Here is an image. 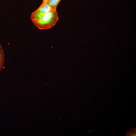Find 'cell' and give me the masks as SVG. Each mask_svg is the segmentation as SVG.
<instances>
[{"label":"cell","instance_id":"6da1fadb","mask_svg":"<svg viewBox=\"0 0 136 136\" xmlns=\"http://www.w3.org/2000/svg\"><path fill=\"white\" fill-rule=\"evenodd\" d=\"M58 19L56 9H52L39 19L32 22L39 29H47L54 26Z\"/></svg>","mask_w":136,"mask_h":136},{"label":"cell","instance_id":"7a4b0ae2","mask_svg":"<svg viewBox=\"0 0 136 136\" xmlns=\"http://www.w3.org/2000/svg\"><path fill=\"white\" fill-rule=\"evenodd\" d=\"M52 9L48 2L41 4L36 10L31 14L30 19L32 22L39 19Z\"/></svg>","mask_w":136,"mask_h":136},{"label":"cell","instance_id":"3957f363","mask_svg":"<svg viewBox=\"0 0 136 136\" xmlns=\"http://www.w3.org/2000/svg\"><path fill=\"white\" fill-rule=\"evenodd\" d=\"M4 53L2 45L0 44V73L2 70L5 61Z\"/></svg>","mask_w":136,"mask_h":136},{"label":"cell","instance_id":"277c9868","mask_svg":"<svg viewBox=\"0 0 136 136\" xmlns=\"http://www.w3.org/2000/svg\"><path fill=\"white\" fill-rule=\"evenodd\" d=\"M61 0H49L48 3L52 9H56L57 7Z\"/></svg>","mask_w":136,"mask_h":136},{"label":"cell","instance_id":"5b68a950","mask_svg":"<svg viewBox=\"0 0 136 136\" xmlns=\"http://www.w3.org/2000/svg\"><path fill=\"white\" fill-rule=\"evenodd\" d=\"M49 0H43V2L41 4H43L48 3Z\"/></svg>","mask_w":136,"mask_h":136}]
</instances>
